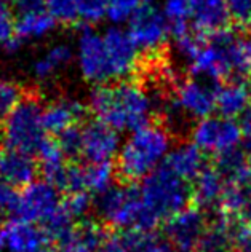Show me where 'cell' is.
<instances>
[{"instance_id": "obj_1", "label": "cell", "mask_w": 251, "mask_h": 252, "mask_svg": "<svg viewBox=\"0 0 251 252\" xmlns=\"http://www.w3.org/2000/svg\"><path fill=\"white\" fill-rule=\"evenodd\" d=\"M155 104L140 83L118 80L96 85L90 94V112L115 131H135L150 123Z\"/></svg>"}, {"instance_id": "obj_2", "label": "cell", "mask_w": 251, "mask_h": 252, "mask_svg": "<svg viewBox=\"0 0 251 252\" xmlns=\"http://www.w3.org/2000/svg\"><path fill=\"white\" fill-rule=\"evenodd\" d=\"M171 152V134L160 123L150 122L131 131L118 150L115 172L122 184H136L160 168Z\"/></svg>"}, {"instance_id": "obj_3", "label": "cell", "mask_w": 251, "mask_h": 252, "mask_svg": "<svg viewBox=\"0 0 251 252\" xmlns=\"http://www.w3.org/2000/svg\"><path fill=\"white\" fill-rule=\"evenodd\" d=\"M140 193L149 219L155 228L192 201V184L175 174L165 164L143 179Z\"/></svg>"}, {"instance_id": "obj_4", "label": "cell", "mask_w": 251, "mask_h": 252, "mask_svg": "<svg viewBox=\"0 0 251 252\" xmlns=\"http://www.w3.org/2000/svg\"><path fill=\"white\" fill-rule=\"evenodd\" d=\"M96 208L106 223L115 230L154 231L155 225L149 219L140 193V185L122 184L100 195Z\"/></svg>"}, {"instance_id": "obj_5", "label": "cell", "mask_w": 251, "mask_h": 252, "mask_svg": "<svg viewBox=\"0 0 251 252\" xmlns=\"http://www.w3.org/2000/svg\"><path fill=\"white\" fill-rule=\"evenodd\" d=\"M48 137L43 128V107L38 97L26 96L11 110L2 123V141L6 149L36 155L45 139Z\"/></svg>"}, {"instance_id": "obj_6", "label": "cell", "mask_w": 251, "mask_h": 252, "mask_svg": "<svg viewBox=\"0 0 251 252\" xmlns=\"http://www.w3.org/2000/svg\"><path fill=\"white\" fill-rule=\"evenodd\" d=\"M59 191L48 181H34L15 193L8 211L16 219L43 225L61 208L63 198Z\"/></svg>"}, {"instance_id": "obj_7", "label": "cell", "mask_w": 251, "mask_h": 252, "mask_svg": "<svg viewBox=\"0 0 251 252\" xmlns=\"http://www.w3.org/2000/svg\"><path fill=\"white\" fill-rule=\"evenodd\" d=\"M243 129L239 122L226 117H205L192 129V142L205 154L221 155L224 152L240 147Z\"/></svg>"}, {"instance_id": "obj_8", "label": "cell", "mask_w": 251, "mask_h": 252, "mask_svg": "<svg viewBox=\"0 0 251 252\" xmlns=\"http://www.w3.org/2000/svg\"><path fill=\"white\" fill-rule=\"evenodd\" d=\"M128 34L140 53L155 55L167 43L171 31L162 10L150 3H143L128 21Z\"/></svg>"}, {"instance_id": "obj_9", "label": "cell", "mask_w": 251, "mask_h": 252, "mask_svg": "<svg viewBox=\"0 0 251 252\" xmlns=\"http://www.w3.org/2000/svg\"><path fill=\"white\" fill-rule=\"evenodd\" d=\"M208 225L205 211L195 204H189L163 222V236L178 252H197Z\"/></svg>"}, {"instance_id": "obj_10", "label": "cell", "mask_w": 251, "mask_h": 252, "mask_svg": "<svg viewBox=\"0 0 251 252\" xmlns=\"http://www.w3.org/2000/svg\"><path fill=\"white\" fill-rule=\"evenodd\" d=\"M77 61L82 75L88 82L103 85L114 80L103 34L91 28L83 29L80 37H78Z\"/></svg>"}, {"instance_id": "obj_11", "label": "cell", "mask_w": 251, "mask_h": 252, "mask_svg": "<svg viewBox=\"0 0 251 252\" xmlns=\"http://www.w3.org/2000/svg\"><path fill=\"white\" fill-rule=\"evenodd\" d=\"M217 86H219L217 82H211L207 78H186L176 85L175 99L182 114L202 120L216 110Z\"/></svg>"}, {"instance_id": "obj_12", "label": "cell", "mask_w": 251, "mask_h": 252, "mask_svg": "<svg viewBox=\"0 0 251 252\" xmlns=\"http://www.w3.org/2000/svg\"><path fill=\"white\" fill-rule=\"evenodd\" d=\"M120 150L118 131L100 120L82 126V157L87 163H112Z\"/></svg>"}, {"instance_id": "obj_13", "label": "cell", "mask_w": 251, "mask_h": 252, "mask_svg": "<svg viewBox=\"0 0 251 252\" xmlns=\"http://www.w3.org/2000/svg\"><path fill=\"white\" fill-rule=\"evenodd\" d=\"M106 51H108L112 78L115 82L125 80L136 69L140 61V50L131 40L128 31L110 28L103 34Z\"/></svg>"}, {"instance_id": "obj_14", "label": "cell", "mask_w": 251, "mask_h": 252, "mask_svg": "<svg viewBox=\"0 0 251 252\" xmlns=\"http://www.w3.org/2000/svg\"><path fill=\"white\" fill-rule=\"evenodd\" d=\"M3 238L8 252H40L50 243L42 225L16 217L3 225Z\"/></svg>"}, {"instance_id": "obj_15", "label": "cell", "mask_w": 251, "mask_h": 252, "mask_svg": "<svg viewBox=\"0 0 251 252\" xmlns=\"http://www.w3.org/2000/svg\"><path fill=\"white\" fill-rule=\"evenodd\" d=\"M38 171L34 155L6 147L0 150V177L11 189H23L37 181Z\"/></svg>"}, {"instance_id": "obj_16", "label": "cell", "mask_w": 251, "mask_h": 252, "mask_svg": "<svg viewBox=\"0 0 251 252\" xmlns=\"http://www.w3.org/2000/svg\"><path fill=\"white\" fill-rule=\"evenodd\" d=\"M227 182L215 164L205 166L192 181V201L203 211L219 209Z\"/></svg>"}, {"instance_id": "obj_17", "label": "cell", "mask_w": 251, "mask_h": 252, "mask_svg": "<svg viewBox=\"0 0 251 252\" xmlns=\"http://www.w3.org/2000/svg\"><path fill=\"white\" fill-rule=\"evenodd\" d=\"M232 16L226 0H197L190 29L207 38L215 32L229 28Z\"/></svg>"}, {"instance_id": "obj_18", "label": "cell", "mask_w": 251, "mask_h": 252, "mask_svg": "<svg viewBox=\"0 0 251 252\" xmlns=\"http://www.w3.org/2000/svg\"><path fill=\"white\" fill-rule=\"evenodd\" d=\"M251 107V83L243 78H232L219 83L216 93V110L221 117L237 120Z\"/></svg>"}, {"instance_id": "obj_19", "label": "cell", "mask_w": 251, "mask_h": 252, "mask_svg": "<svg viewBox=\"0 0 251 252\" xmlns=\"http://www.w3.org/2000/svg\"><path fill=\"white\" fill-rule=\"evenodd\" d=\"M85 115V107L72 99H59L43 107V128L48 136H58L59 132L78 125Z\"/></svg>"}, {"instance_id": "obj_20", "label": "cell", "mask_w": 251, "mask_h": 252, "mask_svg": "<svg viewBox=\"0 0 251 252\" xmlns=\"http://www.w3.org/2000/svg\"><path fill=\"white\" fill-rule=\"evenodd\" d=\"M163 164L175 174L192 184L194 179L200 174V171L207 166V161H205V152L202 149L197 147L194 142H186L181 144L179 147L171 149Z\"/></svg>"}, {"instance_id": "obj_21", "label": "cell", "mask_w": 251, "mask_h": 252, "mask_svg": "<svg viewBox=\"0 0 251 252\" xmlns=\"http://www.w3.org/2000/svg\"><path fill=\"white\" fill-rule=\"evenodd\" d=\"M36 157H37L38 169H40L43 179L59 189L66 168H68V164H66V158L68 157L64 155V152L59 147L56 139L51 137L45 139L40 149L37 150Z\"/></svg>"}, {"instance_id": "obj_22", "label": "cell", "mask_w": 251, "mask_h": 252, "mask_svg": "<svg viewBox=\"0 0 251 252\" xmlns=\"http://www.w3.org/2000/svg\"><path fill=\"white\" fill-rule=\"evenodd\" d=\"M108 233L109 231H106L100 223L83 222L75 225L68 240L58 248L63 252H98Z\"/></svg>"}, {"instance_id": "obj_23", "label": "cell", "mask_w": 251, "mask_h": 252, "mask_svg": "<svg viewBox=\"0 0 251 252\" xmlns=\"http://www.w3.org/2000/svg\"><path fill=\"white\" fill-rule=\"evenodd\" d=\"M219 211L237 222L251 223V182L227 184Z\"/></svg>"}, {"instance_id": "obj_24", "label": "cell", "mask_w": 251, "mask_h": 252, "mask_svg": "<svg viewBox=\"0 0 251 252\" xmlns=\"http://www.w3.org/2000/svg\"><path fill=\"white\" fill-rule=\"evenodd\" d=\"M56 26V19L53 18L47 8L26 11L16 15V37L19 40H31L47 35Z\"/></svg>"}, {"instance_id": "obj_25", "label": "cell", "mask_w": 251, "mask_h": 252, "mask_svg": "<svg viewBox=\"0 0 251 252\" xmlns=\"http://www.w3.org/2000/svg\"><path fill=\"white\" fill-rule=\"evenodd\" d=\"M195 3L197 0H165L162 11L170 24L171 35L175 38L192 31L190 21H192Z\"/></svg>"}, {"instance_id": "obj_26", "label": "cell", "mask_w": 251, "mask_h": 252, "mask_svg": "<svg viewBox=\"0 0 251 252\" xmlns=\"http://www.w3.org/2000/svg\"><path fill=\"white\" fill-rule=\"evenodd\" d=\"M122 238L128 252H178L167 238L154 231L127 230L122 231Z\"/></svg>"}, {"instance_id": "obj_27", "label": "cell", "mask_w": 251, "mask_h": 252, "mask_svg": "<svg viewBox=\"0 0 251 252\" xmlns=\"http://www.w3.org/2000/svg\"><path fill=\"white\" fill-rule=\"evenodd\" d=\"M71 58H72V51L68 45L53 46L51 50L47 51V55L34 63V67H32L34 75L37 78H40V80H47V78L55 75L59 69L68 65Z\"/></svg>"}, {"instance_id": "obj_28", "label": "cell", "mask_w": 251, "mask_h": 252, "mask_svg": "<svg viewBox=\"0 0 251 252\" xmlns=\"http://www.w3.org/2000/svg\"><path fill=\"white\" fill-rule=\"evenodd\" d=\"M117 177L115 168L112 163H87L85 164V184L87 191L91 195H101L114 185Z\"/></svg>"}, {"instance_id": "obj_29", "label": "cell", "mask_w": 251, "mask_h": 252, "mask_svg": "<svg viewBox=\"0 0 251 252\" xmlns=\"http://www.w3.org/2000/svg\"><path fill=\"white\" fill-rule=\"evenodd\" d=\"M16 13L13 6L0 0V45L6 50H16L21 40L16 37Z\"/></svg>"}, {"instance_id": "obj_30", "label": "cell", "mask_w": 251, "mask_h": 252, "mask_svg": "<svg viewBox=\"0 0 251 252\" xmlns=\"http://www.w3.org/2000/svg\"><path fill=\"white\" fill-rule=\"evenodd\" d=\"M45 8L56 19V23L72 24L78 21L77 0H45Z\"/></svg>"}, {"instance_id": "obj_31", "label": "cell", "mask_w": 251, "mask_h": 252, "mask_svg": "<svg viewBox=\"0 0 251 252\" xmlns=\"http://www.w3.org/2000/svg\"><path fill=\"white\" fill-rule=\"evenodd\" d=\"M56 141L64 155L71 160L75 161L78 157H82V126L74 125L64 129L56 136Z\"/></svg>"}, {"instance_id": "obj_32", "label": "cell", "mask_w": 251, "mask_h": 252, "mask_svg": "<svg viewBox=\"0 0 251 252\" xmlns=\"http://www.w3.org/2000/svg\"><path fill=\"white\" fill-rule=\"evenodd\" d=\"M144 0H108V18L114 24L128 23Z\"/></svg>"}, {"instance_id": "obj_33", "label": "cell", "mask_w": 251, "mask_h": 252, "mask_svg": "<svg viewBox=\"0 0 251 252\" xmlns=\"http://www.w3.org/2000/svg\"><path fill=\"white\" fill-rule=\"evenodd\" d=\"M24 97L23 90L16 83L0 80V125Z\"/></svg>"}, {"instance_id": "obj_34", "label": "cell", "mask_w": 251, "mask_h": 252, "mask_svg": "<svg viewBox=\"0 0 251 252\" xmlns=\"http://www.w3.org/2000/svg\"><path fill=\"white\" fill-rule=\"evenodd\" d=\"M78 21L85 24H96L108 18V0H77Z\"/></svg>"}, {"instance_id": "obj_35", "label": "cell", "mask_w": 251, "mask_h": 252, "mask_svg": "<svg viewBox=\"0 0 251 252\" xmlns=\"http://www.w3.org/2000/svg\"><path fill=\"white\" fill-rule=\"evenodd\" d=\"M64 208L72 217H82L90 211L93 206V198H91L90 191H74V193H68L66 198H63Z\"/></svg>"}, {"instance_id": "obj_36", "label": "cell", "mask_w": 251, "mask_h": 252, "mask_svg": "<svg viewBox=\"0 0 251 252\" xmlns=\"http://www.w3.org/2000/svg\"><path fill=\"white\" fill-rule=\"evenodd\" d=\"M230 16L240 26L251 32V0H226Z\"/></svg>"}, {"instance_id": "obj_37", "label": "cell", "mask_w": 251, "mask_h": 252, "mask_svg": "<svg viewBox=\"0 0 251 252\" xmlns=\"http://www.w3.org/2000/svg\"><path fill=\"white\" fill-rule=\"evenodd\" d=\"M234 252H251V223L237 222L232 233Z\"/></svg>"}, {"instance_id": "obj_38", "label": "cell", "mask_w": 251, "mask_h": 252, "mask_svg": "<svg viewBox=\"0 0 251 252\" xmlns=\"http://www.w3.org/2000/svg\"><path fill=\"white\" fill-rule=\"evenodd\" d=\"M98 252H128V249L123 243L122 233H110L109 231Z\"/></svg>"}, {"instance_id": "obj_39", "label": "cell", "mask_w": 251, "mask_h": 252, "mask_svg": "<svg viewBox=\"0 0 251 252\" xmlns=\"http://www.w3.org/2000/svg\"><path fill=\"white\" fill-rule=\"evenodd\" d=\"M42 8H45V0H13V10L16 15Z\"/></svg>"}, {"instance_id": "obj_40", "label": "cell", "mask_w": 251, "mask_h": 252, "mask_svg": "<svg viewBox=\"0 0 251 252\" xmlns=\"http://www.w3.org/2000/svg\"><path fill=\"white\" fill-rule=\"evenodd\" d=\"M13 196H15L13 189L10 187V185H6L3 179L0 177V209H8Z\"/></svg>"}, {"instance_id": "obj_41", "label": "cell", "mask_w": 251, "mask_h": 252, "mask_svg": "<svg viewBox=\"0 0 251 252\" xmlns=\"http://www.w3.org/2000/svg\"><path fill=\"white\" fill-rule=\"evenodd\" d=\"M242 149L247 152V155L251 158V132L243 136V141H242Z\"/></svg>"}, {"instance_id": "obj_42", "label": "cell", "mask_w": 251, "mask_h": 252, "mask_svg": "<svg viewBox=\"0 0 251 252\" xmlns=\"http://www.w3.org/2000/svg\"><path fill=\"white\" fill-rule=\"evenodd\" d=\"M40 252H63V251L59 249L58 246H47L45 249H42Z\"/></svg>"}, {"instance_id": "obj_43", "label": "cell", "mask_w": 251, "mask_h": 252, "mask_svg": "<svg viewBox=\"0 0 251 252\" xmlns=\"http://www.w3.org/2000/svg\"><path fill=\"white\" fill-rule=\"evenodd\" d=\"M5 249V238H3V227L0 228V252Z\"/></svg>"}, {"instance_id": "obj_44", "label": "cell", "mask_w": 251, "mask_h": 252, "mask_svg": "<svg viewBox=\"0 0 251 252\" xmlns=\"http://www.w3.org/2000/svg\"><path fill=\"white\" fill-rule=\"evenodd\" d=\"M149 2H154V0H144V3H149Z\"/></svg>"}, {"instance_id": "obj_45", "label": "cell", "mask_w": 251, "mask_h": 252, "mask_svg": "<svg viewBox=\"0 0 251 252\" xmlns=\"http://www.w3.org/2000/svg\"><path fill=\"white\" fill-rule=\"evenodd\" d=\"M250 75H251V70H250Z\"/></svg>"}]
</instances>
